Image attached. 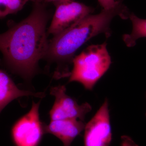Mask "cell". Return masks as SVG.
<instances>
[{
    "instance_id": "1",
    "label": "cell",
    "mask_w": 146,
    "mask_h": 146,
    "mask_svg": "<svg viewBox=\"0 0 146 146\" xmlns=\"http://www.w3.org/2000/svg\"><path fill=\"white\" fill-rule=\"evenodd\" d=\"M35 3L28 17L0 37V47L6 63L13 72L26 79L34 75L48 46L46 29L48 14L42 3Z\"/></svg>"
},
{
    "instance_id": "2",
    "label": "cell",
    "mask_w": 146,
    "mask_h": 146,
    "mask_svg": "<svg viewBox=\"0 0 146 146\" xmlns=\"http://www.w3.org/2000/svg\"><path fill=\"white\" fill-rule=\"evenodd\" d=\"M129 14L122 0H118L112 8L103 9L98 14H90L73 26L54 36L49 42L44 58L57 64L55 78L70 76V72L68 65L73 63L76 51L98 35L104 33L106 37H109L111 33L110 25L113 18L119 16L123 19H127Z\"/></svg>"
},
{
    "instance_id": "3",
    "label": "cell",
    "mask_w": 146,
    "mask_h": 146,
    "mask_svg": "<svg viewBox=\"0 0 146 146\" xmlns=\"http://www.w3.org/2000/svg\"><path fill=\"white\" fill-rule=\"evenodd\" d=\"M106 46V42L91 45L74 58L69 82H79L85 89L92 90L111 64Z\"/></svg>"
},
{
    "instance_id": "4",
    "label": "cell",
    "mask_w": 146,
    "mask_h": 146,
    "mask_svg": "<svg viewBox=\"0 0 146 146\" xmlns=\"http://www.w3.org/2000/svg\"><path fill=\"white\" fill-rule=\"evenodd\" d=\"M40 103L33 101L30 110L13 125L11 136L15 146H39L45 133L39 118Z\"/></svg>"
},
{
    "instance_id": "5",
    "label": "cell",
    "mask_w": 146,
    "mask_h": 146,
    "mask_svg": "<svg viewBox=\"0 0 146 146\" xmlns=\"http://www.w3.org/2000/svg\"><path fill=\"white\" fill-rule=\"evenodd\" d=\"M66 92V88L64 85L51 87L50 94L55 99L49 112L51 121L71 119L84 121L86 114L92 110L91 105L87 102L78 104L75 100L67 95Z\"/></svg>"
},
{
    "instance_id": "6",
    "label": "cell",
    "mask_w": 146,
    "mask_h": 146,
    "mask_svg": "<svg viewBox=\"0 0 146 146\" xmlns=\"http://www.w3.org/2000/svg\"><path fill=\"white\" fill-rule=\"evenodd\" d=\"M54 5L55 11L48 31L53 36L73 26L94 11L91 7L74 1Z\"/></svg>"
},
{
    "instance_id": "7",
    "label": "cell",
    "mask_w": 146,
    "mask_h": 146,
    "mask_svg": "<svg viewBox=\"0 0 146 146\" xmlns=\"http://www.w3.org/2000/svg\"><path fill=\"white\" fill-rule=\"evenodd\" d=\"M84 130V146H109L112 133L107 99L86 124Z\"/></svg>"
},
{
    "instance_id": "8",
    "label": "cell",
    "mask_w": 146,
    "mask_h": 146,
    "mask_svg": "<svg viewBox=\"0 0 146 146\" xmlns=\"http://www.w3.org/2000/svg\"><path fill=\"white\" fill-rule=\"evenodd\" d=\"M84 121L77 119L52 120L44 124L45 133L55 136L63 143V146H71L73 141L85 129Z\"/></svg>"
},
{
    "instance_id": "9",
    "label": "cell",
    "mask_w": 146,
    "mask_h": 146,
    "mask_svg": "<svg viewBox=\"0 0 146 146\" xmlns=\"http://www.w3.org/2000/svg\"><path fill=\"white\" fill-rule=\"evenodd\" d=\"M32 96L36 98H44V92L34 93L18 89L6 72L0 71V110L1 112L11 102L23 96Z\"/></svg>"
},
{
    "instance_id": "10",
    "label": "cell",
    "mask_w": 146,
    "mask_h": 146,
    "mask_svg": "<svg viewBox=\"0 0 146 146\" xmlns=\"http://www.w3.org/2000/svg\"><path fill=\"white\" fill-rule=\"evenodd\" d=\"M129 18L132 23V32L123 35V39L127 47H131L136 45L137 39L146 37V19L138 18L133 13H130Z\"/></svg>"
},
{
    "instance_id": "11",
    "label": "cell",
    "mask_w": 146,
    "mask_h": 146,
    "mask_svg": "<svg viewBox=\"0 0 146 146\" xmlns=\"http://www.w3.org/2000/svg\"><path fill=\"white\" fill-rule=\"evenodd\" d=\"M36 0H0V17L4 18L21 10L29 1L36 2Z\"/></svg>"
},
{
    "instance_id": "12",
    "label": "cell",
    "mask_w": 146,
    "mask_h": 146,
    "mask_svg": "<svg viewBox=\"0 0 146 146\" xmlns=\"http://www.w3.org/2000/svg\"><path fill=\"white\" fill-rule=\"evenodd\" d=\"M103 9H109L113 7L116 5L117 1L115 0H98Z\"/></svg>"
},
{
    "instance_id": "13",
    "label": "cell",
    "mask_w": 146,
    "mask_h": 146,
    "mask_svg": "<svg viewBox=\"0 0 146 146\" xmlns=\"http://www.w3.org/2000/svg\"><path fill=\"white\" fill-rule=\"evenodd\" d=\"M43 1H44L45 2H52L54 4L57 3L73 1H74V0H43Z\"/></svg>"
},
{
    "instance_id": "14",
    "label": "cell",
    "mask_w": 146,
    "mask_h": 146,
    "mask_svg": "<svg viewBox=\"0 0 146 146\" xmlns=\"http://www.w3.org/2000/svg\"><path fill=\"white\" fill-rule=\"evenodd\" d=\"M43 0H36L35 3H42Z\"/></svg>"
},
{
    "instance_id": "15",
    "label": "cell",
    "mask_w": 146,
    "mask_h": 146,
    "mask_svg": "<svg viewBox=\"0 0 146 146\" xmlns=\"http://www.w3.org/2000/svg\"><path fill=\"white\" fill-rule=\"evenodd\" d=\"M145 115H146V112Z\"/></svg>"
}]
</instances>
